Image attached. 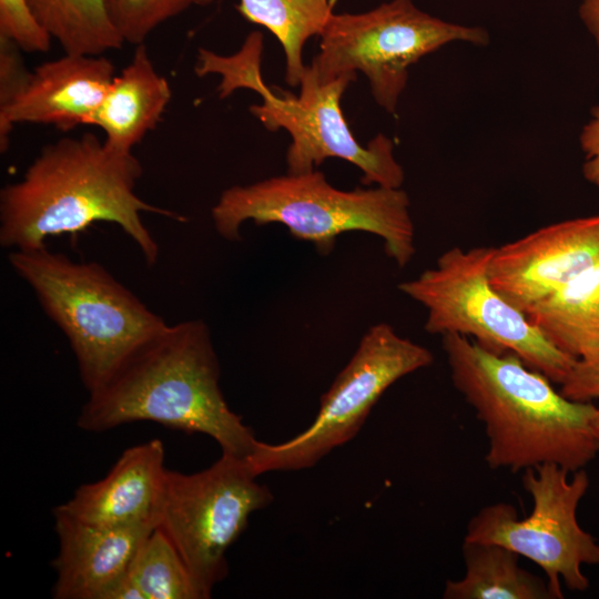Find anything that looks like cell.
<instances>
[{
	"label": "cell",
	"mask_w": 599,
	"mask_h": 599,
	"mask_svg": "<svg viewBox=\"0 0 599 599\" xmlns=\"http://www.w3.org/2000/svg\"><path fill=\"white\" fill-rule=\"evenodd\" d=\"M142 166L132 152L110 148L92 133L45 145L21 180L0 191V244L6 248L45 246L48 237L77 234L95 222L119 225L154 265L159 245L142 213L183 222L174 211L135 193Z\"/></svg>",
	"instance_id": "6da1fadb"
},
{
	"label": "cell",
	"mask_w": 599,
	"mask_h": 599,
	"mask_svg": "<svg viewBox=\"0 0 599 599\" xmlns=\"http://www.w3.org/2000/svg\"><path fill=\"white\" fill-rule=\"evenodd\" d=\"M210 327L202 319L166 325L135 349L78 417L88 432L154 422L212 437L222 453L250 459L260 440L227 405Z\"/></svg>",
	"instance_id": "7a4b0ae2"
},
{
	"label": "cell",
	"mask_w": 599,
	"mask_h": 599,
	"mask_svg": "<svg viewBox=\"0 0 599 599\" xmlns=\"http://www.w3.org/2000/svg\"><path fill=\"white\" fill-rule=\"evenodd\" d=\"M443 348L455 388L484 424L489 468L517 473L555 464L575 473L596 458L592 403L565 397L514 353L454 333L443 335Z\"/></svg>",
	"instance_id": "3957f363"
},
{
	"label": "cell",
	"mask_w": 599,
	"mask_h": 599,
	"mask_svg": "<svg viewBox=\"0 0 599 599\" xmlns=\"http://www.w3.org/2000/svg\"><path fill=\"white\" fill-rule=\"evenodd\" d=\"M409 207V197L400 187L339 190L313 170L233 185L222 192L211 216L215 231L227 241L241 238L244 222L280 223L322 255L334 250L343 233H370L383 240L386 255L404 267L416 252Z\"/></svg>",
	"instance_id": "277c9868"
},
{
	"label": "cell",
	"mask_w": 599,
	"mask_h": 599,
	"mask_svg": "<svg viewBox=\"0 0 599 599\" xmlns=\"http://www.w3.org/2000/svg\"><path fill=\"white\" fill-rule=\"evenodd\" d=\"M263 38L252 32L241 50L229 57L200 49L195 72L199 77L216 73L222 77L217 88L221 98L245 88L261 97V103L250 111L270 131L285 130L291 135L286 153L287 173L316 170L326 159L338 158L357 166L365 185L400 187L404 170L393 154V141L378 134L367 145L354 136L344 116L341 100L356 77L344 75L321 81L308 65L298 83L300 93L274 92L261 72Z\"/></svg>",
	"instance_id": "5b68a950"
},
{
	"label": "cell",
	"mask_w": 599,
	"mask_h": 599,
	"mask_svg": "<svg viewBox=\"0 0 599 599\" xmlns=\"http://www.w3.org/2000/svg\"><path fill=\"white\" fill-rule=\"evenodd\" d=\"M8 260L67 337L88 393L167 325L97 262L73 261L47 245L12 250Z\"/></svg>",
	"instance_id": "8992f818"
},
{
	"label": "cell",
	"mask_w": 599,
	"mask_h": 599,
	"mask_svg": "<svg viewBox=\"0 0 599 599\" xmlns=\"http://www.w3.org/2000/svg\"><path fill=\"white\" fill-rule=\"evenodd\" d=\"M494 250L454 246L434 267L402 282L398 290L426 308V332L459 334L493 352L514 353L560 385L576 358L555 347L524 312L491 286L488 264Z\"/></svg>",
	"instance_id": "52a82bcc"
},
{
	"label": "cell",
	"mask_w": 599,
	"mask_h": 599,
	"mask_svg": "<svg viewBox=\"0 0 599 599\" xmlns=\"http://www.w3.org/2000/svg\"><path fill=\"white\" fill-rule=\"evenodd\" d=\"M309 65L321 81L362 72L378 105L395 114L409 68L447 43L487 44L488 32L451 23L418 9L412 0H392L366 12L333 13L319 35Z\"/></svg>",
	"instance_id": "ba28073f"
},
{
	"label": "cell",
	"mask_w": 599,
	"mask_h": 599,
	"mask_svg": "<svg viewBox=\"0 0 599 599\" xmlns=\"http://www.w3.org/2000/svg\"><path fill=\"white\" fill-rule=\"evenodd\" d=\"M521 481L532 499L529 516L519 519L507 502L485 506L467 524L464 539L499 544L534 561L544 570L554 599L564 598L561 581L570 590L585 591L589 580L582 566H599V544L577 519L590 484L587 471L542 464L524 470Z\"/></svg>",
	"instance_id": "9c48e42d"
},
{
	"label": "cell",
	"mask_w": 599,
	"mask_h": 599,
	"mask_svg": "<svg viewBox=\"0 0 599 599\" xmlns=\"http://www.w3.org/2000/svg\"><path fill=\"white\" fill-rule=\"evenodd\" d=\"M248 459L222 453L193 474L166 470L158 527L183 558L203 599L227 575L226 552L250 516L273 500Z\"/></svg>",
	"instance_id": "30bf717a"
},
{
	"label": "cell",
	"mask_w": 599,
	"mask_h": 599,
	"mask_svg": "<svg viewBox=\"0 0 599 599\" xmlns=\"http://www.w3.org/2000/svg\"><path fill=\"white\" fill-rule=\"evenodd\" d=\"M432 352L387 323L370 326L346 366L321 398L313 423L280 444L258 441L250 463L267 471L309 468L362 428L374 405L402 377L432 365Z\"/></svg>",
	"instance_id": "8fae6325"
},
{
	"label": "cell",
	"mask_w": 599,
	"mask_h": 599,
	"mask_svg": "<svg viewBox=\"0 0 599 599\" xmlns=\"http://www.w3.org/2000/svg\"><path fill=\"white\" fill-rule=\"evenodd\" d=\"M599 261V214L560 221L501 246L488 264L491 286L526 313Z\"/></svg>",
	"instance_id": "7c38bea8"
},
{
	"label": "cell",
	"mask_w": 599,
	"mask_h": 599,
	"mask_svg": "<svg viewBox=\"0 0 599 599\" xmlns=\"http://www.w3.org/2000/svg\"><path fill=\"white\" fill-rule=\"evenodd\" d=\"M102 55L64 53L30 72L17 97L0 109V150L6 152L17 123L52 124L61 131L93 125L114 78Z\"/></svg>",
	"instance_id": "4fadbf2b"
},
{
	"label": "cell",
	"mask_w": 599,
	"mask_h": 599,
	"mask_svg": "<svg viewBox=\"0 0 599 599\" xmlns=\"http://www.w3.org/2000/svg\"><path fill=\"white\" fill-rule=\"evenodd\" d=\"M59 551L52 565L57 573L55 599H103L128 575L140 548L158 526H99L53 509Z\"/></svg>",
	"instance_id": "5bb4252c"
},
{
	"label": "cell",
	"mask_w": 599,
	"mask_h": 599,
	"mask_svg": "<svg viewBox=\"0 0 599 599\" xmlns=\"http://www.w3.org/2000/svg\"><path fill=\"white\" fill-rule=\"evenodd\" d=\"M164 446L152 439L125 449L102 479L81 485L60 510L99 526L156 522L167 468Z\"/></svg>",
	"instance_id": "9a60e30c"
},
{
	"label": "cell",
	"mask_w": 599,
	"mask_h": 599,
	"mask_svg": "<svg viewBox=\"0 0 599 599\" xmlns=\"http://www.w3.org/2000/svg\"><path fill=\"white\" fill-rule=\"evenodd\" d=\"M171 97L167 80L154 68L145 45L138 44L131 62L114 75L93 125L103 130L106 145L132 152L161 121Z\"/></svg>",
	"instance_id": "2e32d148"
},
{
	"label": "cell",
	"mask_w": 599,
	"mask_h": 599,
	"mask_svg": "<svg viewBox=\"0 0 599 599\" xmlns=\"http://www.w3.org/2000/svg\"><path fill=\"white\" fill-rule=\"evenodd\" d=\"M525 314L555 347L576 359L599 349V261Z\"/></svg>",
	"instance_id": "e0dca14e"
},
{
	"label": "cell",
	"mask_w": 599,
	"mask_h": 599,
	"mask_svg": "<svg viewBox=\"0 0 599 599\" xmlns=\"http://www.w3.org/2000/svg\"><path fill=\"white\" fill-rule=\"evenodd\" d=\"M465 575L448 580L445 599H554L547 581L519 566V555L494 542L464 539Z\"/></svg>",
	"instance_id": "ac0fdd59"
},
{
	"label": "cell",
	"mask_w": 599,
	"mask_h": 599,
	"mask_svg": "<svg viewBox=\"0 0 599 599\" xmlns=\"http://www.w3.org/2000/svg\"><path fill=\"white\" fill-rule=\"evenodd\" d=\"M247 21L267 29L281 43L286 62V82L296 87L304 73L303 49L321 35L333 12L332 0H238Z\"/></svg>",
	"instance_id": "d6986e66"
},
{
	"label": "cell",
	"mask_w": 599,
	"mask_h": 599,
	"mask_svg": "<svg viewBox=\"0 0 599 599\" xmlns=\"http://www.w3.org/2000/svg\"><path fill=\"white\" fill-rule=\"evenodd\" d=\"M39 24L64 53L102 55L124 41L108 14L104 0H28Z\"/></svg>",
	"instance_id": "ffe728a7"
},
{
	"label": "cell",
	"mask_w": 599,
	"mask_h": 599,
	"mask_svg": "<svg viewBox=\"0 0 599 599\" xmlns=\"http://www.w3.org/2000/svg\"><path fill=\"white\" fill-rule=\"evenodd\" d=\"M128 575L143 599H203L180 552L158 526L143 542Z\"/></svg>",
	"instance_id": "44dd1931"
},
{
	"label": "cell",
	"mask_w": 599,
	"mask_h": 599,
	"mask_svg": "<svg viewBox=\"0 0 599 599\" xmlns=\"http://www.w3.org/2000/svg\"><path fill=\"white\" fill-rule=\"evenodd\" d=\"M108 14L124 42L141 44L161 23L203 0H104Z\"/></svg>",
	"instance_id": "7402d4cb"
},
{
	"label": "cell",
	"mask_w": 599,
	"mask_h": 599,
	"mask_svg": "<svg viewBox=\"0 0 599 599\" xmlns=\"http://www.w3.org/2000/svg\"><path fill=\"white\" fill-rule=\"evenodd\" d=\"M0 37L26 52H45L52 40L37 21L28 0H0Z\"/></svg>",
	"instance_id": "603a6c76"
},
{
	"label": "cell",
	"mask_w": 599,
	"mask_h": 599,
	"mask_svg": "<svg viewBox=\"0 0 599 599\" xmlns=\"http://www.w3.org/2000/svg\"><path fill=\"white\" fill-rule=\"evenodd\" d=\"M560 393L576 402L599 399V349L575 361L560 384Z\"/></svg>",
	"instance_id": "cb8c5ba5"
},
{
	"label": "cell",
	"mask_w": 599,
	"mask_h": 599,
	"mask_svg": "<svg viewBox=\"0 0 599 599\" xmlns=\"http://www.w3.org/2000/svg\"><path fill=\"white\" fill-rule=\"evenodd\" d=\"M20 50L10 39L0 37V109L11 103L30 74L20 55Z\"/></svg>",
	"instance_id": "d4e9b609"
},
{
	"label": "cell",
	"mask_w": 599,
	"mask_h": 599,
	"mask_svg": "<svg viewBox=\"0 0 599 599\" xmlns=\"http://www.w3.org/2000/svg\"><path fill=\"white\" fill-rule=\"evenodd\" d=\"M591 118L583 125L579 142L585 154L582 175L592 185L599 187V105L590 111Z\"/></svg>",
	"instance_id": "484cf974"
},
{
	"label": "cell",
	"mask_w": 599,
	"mask_h": 599,
	"mask_svg": "<svg viewBox=\"0 0 599 599\" xmlns=\"http://www.w3.org/2000/svg\"><path fill=\"white\" fill-rule=\"evenodd\" d=\"M579 14L592 34L599 52V0H582Z\"/></svg>",
	"instance_id": "4316f807"
},
{
	"label": "cell",
	"mask_w": 599,
	"mask_h": 599,
	"mask_svg": "<svg viewBox=\"0 0 599 599\" xmlns=\"http://www.w3.org/2000/svg\"><path fill=\"white\" fill-rule=\"evenodd\" d=\"M103 599H143V596L129 575H126L105 592Z\"/></svg>",
	"instance_id": "83f0119b"
},
{
	"label": "cell",
	"mask_w": 599,
	"mask_h": 599,
	"mask_svg": "<svg viewBox=\"0 0 599 599\" xmlns=\"http://www.w3.org/2000/svg\"><path fill=\"white\" fill-rule=\"evenodd\" d=\"M592 429L596 437L599 439V407L596 408V413L593 415Z\"/></svg>",
	"instance_id": "f1b7e54d"
},
{
	"label": "cell",
	"mask_w": 599,
	"mask_h": 599,
	"mask_svg": "<svg viewBox=\"0 0 599 599\" xmlns=\"http://www.w3.org/2000/svg\"><path fill=\"white\" fill-rule=\"evenodd\" d=\"M213 0H203V4L210 3Z\"/></svg>",
	"instance_id": "f546056e"
}]
</instances>
